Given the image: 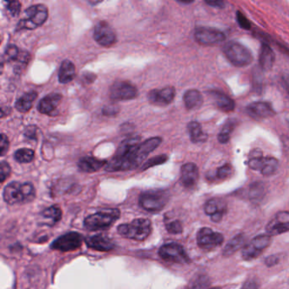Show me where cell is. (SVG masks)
Returning <instances> with one entry per match:
<instances>
[{
  "instance_id": "obj_48",
  "label": "cell",
  "mask_w": 289,
  "mask_h": 289,
  "mask_svg": "<svg viewBox=\"0 0 289 289\" xmlns=\"http://www.w3.org/2000/svg\"><path fill=\"white\" fill-rule=\"evenodd\" d=\"M205 2L209 6L216 7V8H223L224 7V2L221 1V0H208Z\"/></svg>"
},
{
  "instance_id": "obj_2",
  "label": "cell",
  "mask_w": 289,
  "mask_h": 289,
  "mask_svg": "<svg viewBox=\"0 0 289 289\" xmlns=\"http://www.w3.org/2000/svg\"><path fill=\"white\" fill-rule=\"evenodd\" d=\"M3 197L6 203L11 205L26 203L33 200L36 197V191L31 183L13 182L5 188Z\"/></svg>"
},
{
  "instance_id": "obj_50",
  "label": "cell",
  "mask_w": 289,
  "mask_h": 289,
  "mask_svg": "<svg viewBox=\"0 0 289 289\" xmlns=\"http://www.w3.org/2000/svg\"><path fill=\"white\" fill-rule=\"evenodd\" d=\"M84 81L87 82H93L96 79V76L91 72H87L84 75Z\"/></svg>"
},
{
  "instance_id": "obj_23",
  "label": "cell",
  "mask_w": 289,
  "mask_h": 289,
  "mask_svg": "<svg viewBox=\"0 0 289 289\" xmlns=\"http://www.w3.org/2000/svg\"><path fill=\"white\" fill-rule=\"evenodd\" d=\"M183 101L188 110H197L203 104V95L196 89H190L184 94Z\"/></svg>"
},
{
  "instance_id": "obj_10",
  "label": "cell",
  "mask_w": 289,
  "mask_h": 289,
  "mask_svg": "<svg viewBox=\"0 0 289 289\" xmlns=\"http://www.w3.org/2000/svg\"><path fill=\"white\" fill-rule=\"evenodd\" d=\"M224 237L220 232H214L211 228L203 227L197 234V243L203 250H211L221 246Z\"/></svg>"
},
{
  "instance_id": "obj_46",
  "label": "cell",
  "mask_w": 289,
  "mask_h": 289,
  "mask_svg": "<svg viewBox=\"0 0 289 289\" xmlns=\"http://www.w3.org/2000/svg\"><path fill=\"white\" fill-rule=\"evenodd\" d=\"M118 111H119V109L116 106H108L106 108H104V110H103L104 115H106V116L115 115L117 114Z\"/></svg>"
},
{
  "instance_id": "obj_18",
  "label": "cell",
  "mask_w": 289,
  "mask_h": 289,
  "mask_svg": "<svg viewBox=\"0 0 289 289\" xmlns=\"http://www.w3.org/2000/svg\"><path fill=\"white\" fill-rule=\"evenodd\" d=\"M198 168L195 164L187 163L183 164L181 169V182L185 188H193L198 182Z\"/></svg>"
},
{
  "instance_id": "obj_21",
  "label": "cell",
  "mask_w": 289,
  "mask_h": 289,
  "mask_svg": "<svg viewBox=\"0 0 289 289\" xmlns=\"http://www.w3.org/2000/svg\"><path fill=\"white\" fill-rule=\"evenodd\" d=\"M62 100V95L60 94H49L43 98L37 104V110L42 114H50L57 108Z\"/></svg>"
},
{
  "instance_id": "obj_11",
  "label": "cell",
  "mask_w": 289,
  "mask_h": 289,
  "mask_svg": "<svg viewBox=\"0 0 289 289\" xmlns=\"http://www.w3.org/2000/svg\"><path fill=\"white\" fill-rule=\"evenodd\" d=\"M138 95L137 88L128 81H115L110 88V99L115 101L131 100L136 99Z\"/></svg>"
},
{
  "instance_id": "obj_25",
  "label": "cell",
  "mask_w": 289,
  "mask_h": 289,
  "mask_svg": "<svg viewBox=\"0 0 289 289\" xmlns=\"http://www.w3.org/2000/svg\"><path fill=\"white\" fill-rule=\"evenodd\" d=\"M275 54L268 45L264 44L261 46L260 53V65L262 70H270L275 63Z\"/></svg>"
},
{
  "instance_id": "obj_44",
  "label": "cell",
  "mask_w": 289,
  "mask_h": 289,
  "mask_svg": "<svg viewBox=\"0 0 289 289\" xmlns=\"http://www.w3.org/2000/svg\"><path fill=\"white\" fill-rule=\"evenodd\" d=\"M237 23L239 24V26H241L242 29L250 30V29L251 28V25H250V21L245 17L244 15H243L242 12H240V11H237Z\"/></svg>"
},
{
  "instance_id": "obj_51",
  "label": "cell",
  "mask_w": 289,
  "mask_h": 289,
  "mask_svg": "<svg viewBox=\"0 0 289 289\" xmlns=\"http://www.w3.org/2000/svg\"><path fill=\"white\" fill-rule=\"evenodd\" d=\"M210 289H222V288H221V287H212V288H210Z\"/></svg>"
},
{
  "instance_id": "obj_14",
  "label": "cell",
  "mask_w": 289,
  "mask_h": 289,
  "mask_svg": "<svg viewBox=\"0 0 289 289\" xmlns=\"http://www.w3.org/2000/svg\"><path fill=\"white\" fill-rule=\"evenodd\" d=\"M289 231V211H281L276 214L266 226L269 235H280Z\"/></svg>"
},
{
  "instance_id": "obj_3",
  "label": "cell",
  "mask_w": 289,
  "mask_h": 289,
  "mask_svg": "<svg viewBox=\"0 0 289 289\" xmlns=\"http://www.w3.org/2000/svg\"><path fill=\"white\" fill-rule=\"evenodd\" d=\"M120 216V212L118 209H104L88 216L84 221V227L91 231L106 229L112 226Z\"/></svg>"
},
{
  "instance_id": "obj_9",
  "label": "cell",
  "mask_w": 289,
  "mask_h": 289,
  "mask_svg": "<svg viewBox=\"0 0 289 289\" xmlns=\"http://www.w3.org/2000/svg\"><path fill=\"white\" fill-rule=\"evenodd\" d=\"M84 242V237L78 232H71L58 237L52 242L50 247L52 250H59L62 252L73 251L81 247Z\"/></svg>"
},
{
  "instance_id": "obj_49",
  "label": "cell",
  "mask_w": 289,
  "mask_h": 289,
  "mask_svg": "<svg viewBox=\"0 0 289 289\" xmlns=\"http://www.w3.org/2000/svg\"><path fill=\"white\" fill-rule=\"evenodd\" d=\"M279 260L276 256H271L268 258L266 259V266H272L274 265H276L277 262H278Z\"/></svg>"
},
{
  "instance_id": "obj_22",
  "label": "cell",
  "mask_w": 289,
  "mask_h": 289,
  "mask_svg": "<svg viewBox=\"0 0 289 289\" xmlns=\"http://www.w3.org/2000/svg\"><path fill=\"white\" fill-rule=\"evenodd\" d=\"M106 164L107 162L105 160H102L92 156L84 157L78 162L79 169L81 170V172L88 173L98 172Z\"/></svg>"
},
{
  "instance_id": "obj_27",
  "label": "cell",
  "mask_w": 289,
  "mask_h": 289,
  "mask_svg": "<svg viewBox=\"0 0 289 289\" xmlns=\"http://www.w3.org/2000/svg\"><path fill=\"white\" fill-rule=\"evenodd\" d=\"M37 97V93L36 91H31L24 94L20 99H17L16 102V110L19 112L26 113L31 110L33 102L36 100Z\"/></svg>"
},
{
  "instance_id": "obj_33",
  "label": "cell",
  "mask_w": 289,
  "mask_h": 289,
  "mask_svg": "<svg viewBox=\"0 0 289 289\" xmlns=\"http://www.w3.org/2000/svg\"><path fill=\"white\" fill-rule=\"evenodd\" d=\"M42 216L47 219L52 220L53 224L62 218V211L57 205H53L43 211Z\"/></svg>"
},
{
  "instance_id": "obj_28",
  "label": "cell",
  "mask_w": 289,
  "mask_h": 289,
  "mask_svg": "<svg viewBox=\"0 0 289 289\" xmlns=\"http://www.w3.org/2000/svg\"><path fill=\"white\" fill-rule=\"evenodd\" d=\"M188 130L193 143H203L207 139V135L203 133L202 127L197 121H191L188 125Z\"/></svg>"
},
{
  "instance_id": "obj_29",
  "label": "cell",
  "mask_w": 289,
  "mask_h": 289,
  "mask_svg": "<svg viewBox=\"0 0 289 289\" xmlns=\"http://www.w3.org/2000/svg\"><path fill=\"white\" fill-rule=\"evenodd\" d=\"M246 237L244 235L238 234L232 239L230 240L229 242L226 245V247L223 250V255L224 256H232V254L237 252V250L241 247H244Z\"/></svg>"
},
{
  "instance_id": "obj_42",
  "label": "cell",
  "mask_w": 289,
  "mask_h": 289,
  "mask_svg": "<svg viewBox=\"0 0 289 289\" xmlns=\"http://www.w3.org/2000/svg\"><path fill=\"white\" fill-rule=\"evenodd\" d=\"M21 5L19 1H10L7 4V9L13 16H18L21 12Z\"/></svg>"
},
{
  "instance_id": "obj_37",
  "label": "cell",
  "mask_w": 289,
  "mask_h": 289,
  "mask_svg": "<svg viewBox=\"0 0 289 289\" xmlns=\"http://www.w3.org/2000/svg\"><path fill=\"white\" fill-rule=\"evenodd\" d=\"M167 160H168V156L166 155V154L154 157V158L149 159L145 164H143V167H142V170H146L148 168H150V167L158 166V164H164V162H167Z\"/></svg>"
},
{
  "instance_id": "obj_40",
  "label": "cell",
  "mask_w": 289,
  "mask_h": 289,
  "mask_svg": "<svg viewBox=\"0 0 289 289\" xmlns=\"http://www.w3.org/2000/svg\"><path fill=\"white\" fill-rule=\"evenodd\" d=\"M11 166L8 162L2 161L0 164V176H1V183H4L9 176L11 175Z\"/></svg>"
},
{
  "instance_id": "obj_13",
  "label": "cell",
  "mask_w": 289,
  "mask_h": 289,
  "mask_svg": "<svg viewBox=\"0 0 289 289\" xmlns=\"http://www.w3.org/2000/svg\"><path fill=\"white\" fill-rule=\"evenodd\" d=\"M196 41L202 45H215L224 41L225 34L216 29L198 27L194 32Z\"/></svg>"
},
{
  "instance_id": "obj_7",
  "label": "cell",
  "mask_w": 289,
  "mask_h": 289,
  "mask_svg": "<svg viewBox=\"0 0 289 289\" xmlns=\"http://www.w3.org/2000/svg\"><path fill=\"white\" fill-rule=\"evenodd\" d=\"M271 242L270 235H259L253 238L249 243L245 245L242 251V257L245 261H252L256 259Z\"/></svg>"
},
{
  "instance_id": "obj_45",
  "label": "cell",
  "mask_w": 289,
  "mask_h": 289,
  "mask_svg": "<svg viewBox=\"0 0 289 289\" xmlns=\"http://www.w3.org/2000/svg\"><path fill=\"white\" fill-rule=\"evenodd\" d=\"M25 137L28 139H37V128L34 126H31L26 128L25 131Z\"/></svg>"
},
{
  "instance_id": "obj_17",
  "label": "cell",
  "mask_w": 289,
  "mask_h": 289,
  "mask_svg": "<svg viewBox=\"0 0 289 289\" xmlns=\"http://www.w3.org/2000/svg\"><path fill=\"white\" fill-rule=\"evenodd\" d=\"M27 21L31 23L34 29L37 26H42L49 16L47 7L44 5H35L30 6L26 11Z\"/></svg>"
},
{
  "instance_id": "obj_24",
  "label": "cell",
  "mask_w": 289,
  "mask_h": 289,
  "mask_svg": "<svg viewBox=\"0 0 289 289\" xmlns=\"http://www.w3.org/2000/svg\"><path fill=\"white\" fill-rule=\"evenodd\" d=\"M76 76V67L70 60H65L60 65L59 70V81L60 84H68L73 80Z\"/></svg>"
},
{
  "instance_id": "obj_43",
  "label": "cell",
  "mask_w": 289,
  "mask_h": 289,
  "mask_svg": "<svg viewBox=\"0 0 289 289\" xmlns=\"http://www.w3.org/2000/svg\"><path fill=\"white\" fill-rule=\"evenodd\" d=\"M209 285V280L206 276H199L191 286L190 289H205Z\"/></svg>"
},
{
  "instance_id": "obj_20",
  "label": "cell",
  "mask_w": 289,
  "mask_h": 289,
  "mask_svg": "<svg viewBox=\"0 0 289 289\" xmlns=\"http://www.w3.org/2000/svg\"><path fill=\"white\" fill-rule=\"evenodd\" d=\"M86 243L90 249L102 252H108L115 247V243L112 242V240L106 236L100 234L88 237L86 238Z\"/></svg>"
},
{
  "instance_id": "obj_36",
  "label": "cell",
  "mask_w": 289,
  "mask_h": 289,
  "mask_svg": "<svg viewBox=\"0 0 289 289\" xmlns=\"http://www.w3.org/2000/svg\"><path fill=\"white\" fill-rule=\"evenodd\" d=\"M20 55L19 53L18 48L16 45H10L6 47V51H5V59H6L7 62H11V61H15L17 60Z\"/></svg>"
},
{
  "instance_id": "obj_12",
  "label": "cell",
  "mask_w": 289,
  "mask_h": 289,
  "mask_svg": "<svg viewBox=\"0 0 289 289\" xmlns=\"http://www.w3.org/2000/svg\"><path fill=\"white\" fill-rule=\"evenodd\" d=\"M94 40L104 47H110L116 42V35L112 27L106 21L97 24L94 31Z\"/></svg>"
},
{
  "instance_id": "obj_4",
  "label": "cell",
  "mask_w": 289,
  "mask_h": 289,
  "mask_svg": "<svg viewBox=\"0 0 289 289\" xmlns=\"http://www.w3.org/2000/svg\"><path fill=\"white\" fill-rule=\"evenodd\" d=\"M117 231L122 237L143 241L151 232V222L149 219H136L129 224L120 225Z\"/></svg>"
},
{
  "instance_id": "obj_26",
  "label": "cell",
  "mask_w": 289,
  "mask_h": 289,
  "mask_svg": "<svg viewBox=\"0 0 289 289\" xmlns=\"http://www.w3.org/2000/svg\"><path fill=\"white\" fill-rule=\"evenodd\" d=\"M211 96L213 97L215 104L220 110H223L225 112H230L234 110L235 102L226 94L214 91L211 93Z\"/></svg>"
},
{
  "instance_id": "obj_19",
  "label": "cell",
  "mask_w": 289,
  "mask_h": 289,
  "mask_svg": "<svg viewBox=\"0 0 289 289\" xmlns=\"http://www.w3.org/2000/svg\"><path fill=\"white\" fill-rule=\"evenodd\" d=\"M249 115L256 119L271 117L275 114L273 108L266 102H255L247 107Z\"/></svg>"
},
{
  "instance_id": "obj_41",
  "label": "cell",
  "mask_w": 289,
  "mask_h": 289,
  "mask_svg": "<svg viewBox=\"0 0 289 289\" xmlns=\"http://www.w3.org/2000/svg\"><path fill=\"white\" fill-rule=\"evenodd\" d=\"M9 147H10V141L6 134H1V141H0V155L3 157L6 155L8 152Z\"/></svg>"
},
{
  "instance_id": "obj_30",
  "label": "cell",
  "mask_w": 289,
  "mask_h": 289,
  "mask_svg": "<svg viewBox=\"0 0 289 289\" xmlns=\"http://www.w3.org/2000/svg\"><path fill=\"white\" fill-rule=\"evenodd\" d=\"M250 159L247 162L249 167L254 171H260L261 172L263 167L264 160L265 158L262 156V152L260 151L259 149H256L251 153L250 155Z\"/></svg>"
},
{
  "instance_id": "obj_35",
  "label": "cell",
  "mask_w": 289,
  "mask_h": 289,
  "mask_svg": "<svg viewBox=\"0 0 289 289\" xmlns=\"http://www.w3.org/2000/svg\"><path fill=\"white\" fill-rule=\"evenodd\" d=\"M264 194H265V187L262 183H254L250 187V197L253 200H261Z\"/></svg>"
},
{
  "instance_id": "obj_15",
  "label": "cell",
  "mask_w": 289,
  "mask_h": 289,
  "mask_svg": "<svg viewBox=\"0 0 289 289\" xmlns=\"http://www.w3.org/2000/svg\"><path fill=\"white\" fill-rule=\"evenodd\" d=\"M176 95L173 87H166L162 89H154L149 92L148 98L152 104L156 106H166L171 104Z\"/></svg>"
},
{
  "instance_id": "obj_8",
  "label": "cell",
  "mask_w": 289,
  "mask_h": 289,
  "mask_svg": "<svg viewBox=\"0 0 289 289\" xmlns=\"http://www.w3.org/2000/svg\"><path fill=\"white\" fill-rule=\"evenodd\" d=\"M159 255L164 261H172L175 263H188L190 261L183 246L176 242L163 245L159 249Z\"/></svg>"
},
{
  "instance_id": "obj_38",
  "label": "cell",
  "mask_w": 289,
  "mask_h": 289,
  "mask_svg": "<svg viewBox=\"0 0 289 289\" xmlns=\"http://www.w3.org/2000/svg\"><path fill=\"white\" fill-rule=\"evenodd\" d=\"M232 172H233V169H232V166L226 164L218 169L216 176L219 179H227V177H229L232 174Z\"/></svg>"
},
{
  "instance_id": "obj_5",
  "label": "cell",
  "mask_w": 289,
  "mask_h": 289,
  "mask_svg": "<svg viewBox=\"0 0 289 289\" xmlns=\"http://www.w3.org/2000/svg\"><path fill=\"white\" fill-rule=\"evenodd\" d=\"M226 57L232 65L242 67L252 62L253 55L250 50L239 43L230 42L223 49Z\"/></svg>"
},
{
  "instance_id": "obj_32",
  "label": "cell",
  "mask_w": 289,
  "mask_h": 289,
  "mask_svg": "<svg viewBox=\"0 0 289 289\" xmlns=\"http://www.w3.org/2000/svg\"><path fill=\"white\" fill-rule=\"evenodd\" d=\"M34 157H35L34 151L30 149H20L16 150L14 154L15 159L21 164L30 163L33 160Z\"/></svg>"
},
{
  "instance_id": "obj_31",
  "label": "cell",
  "mask_w": 289,
  "mask_h": 289,
  "mask_svg": "<svg viewBox=\"0 0 289 289\" xmlns=\"http://www.w3.org/2000/svg\"><path fill=\"white\" fill-rule=\"evenodd\" d=\"M279 162L277 159L272 157L265 158L263 167L261 169V174L266 177H270L271 175L275 174L276 171L278 170Z\"/></svg>"
},
{
  "instance_id": "obj_39",
  "label": "cell",
  "mask_w": 289,
  "mask_h": 289,
  "mask_svg": "<svg viewBox=\"0 0 289 289\" xmlns=\"http://www.w3.org/2000/svg\"><path fill=\"white\" fill-rule=\"evenodd\" d=\"M167 229L170 233L179 234L183 232V226L179 221H174V222H169L168 224H167Z\"/></svg>"
},
{
  "instance_id": "obj_34",
  "label": "cell",
  "mask_w": 289,
  "mask_h": 289,
  "mask_svg": "<svg viewBox=\"0 0 289 289\" xmlns=\"http://www.w3.org/2000/svg\"><path fill=\"white\" fill-rule=\"evenodd\" d=\"M234 129V122L232 121H227L225 124L224 127L222 128V130L221 133L218 134V141L221 143H227L229 142L230 137H231V133L232 130Z\"/></svg>"
},
{
  "instance_id": "obj_16",
  "label": "cell",
  "mask_w": 289,
  "mask_h": 289,
  "mask_svg": "<svg viewBox=\"0 0 289 289\" xmlns=\"http://www.w3.org/2000/svg\"><path fill=\"white\" fill-rule=\"evenodd\" d=\"M204 212L211 216L213 222H221L227 212V203L221 198H211L204 205Z\"/></svg>"
},
{
  "instance_id": "obj_6",
  "label": "cell",
  "mask_w": 289,
  "mask_h": 289,
  "mask_svg": "<svg viewBox=\"0 0 289 289\" xmlns=\"http://www.w3.org/2000/svg\"><path fill=\"white\" fill-rule=\"evenodd\" d=\"M169 194L166 191H147L139 197V204L142 208L149 212H158L167 205Z\"/></svg>"
},
{
  "instance_id": "obj_47",
  "label": "cell",
  "mask_w": 289,
  "mask_h": 289,
  "mask_svg": "<svg viewBox=\"0 0 289 289\" xmlns=\"http://www.w3.org/2000/svg\"><path fill=\"white\" fill-rule=\"evenodd\" d=\"M241 289H259V285L257 281L251 279V280L245 281V283L242 285Z\"/></svg>"
},
{
  "instance_id": "obj_1",
  "label": "cell",
  "mask_w": 289,
  "mask_h": 289,
  "mask_svg": "<svg viewBox=\"0 0 289 289\" xmlns=\"http://www.w3.org/2000/svg\"><path fill=\"white\" fill-rule=\"evenodd\" d=\"M161 143L162 138L159 137L149 138L143 143H141L139 136L127 138L120 143L115 156L107 162L105 170L113 172L135 169Z\"/></svg>"
}]
</instances>
